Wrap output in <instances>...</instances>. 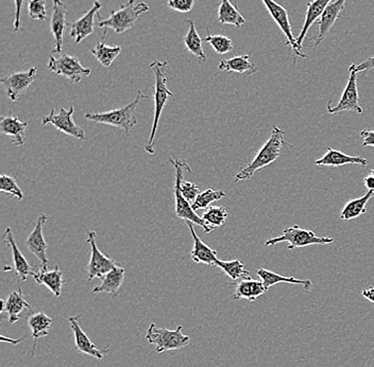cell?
I'll return each mask as SVG.
<instances>
[{
    "mask_svg": "<svg viewBox=\"0 0 374 367\" xmlns=\"http://www.w3.org/2000/svg\"><path fill=\"white\" fill-rule=\"evenodd\" d=\"M150 68L154 70L156 76V86H154V116L152 124V132L149 136L148 142L145 146V150L149 154L156 153V135L158 132L159 122L162 116L163 109L171 97H175L173 91L167 86L168 82L169 67L168 62L154 61L150 64Z\"/></svg>",
    "mask_w": 374,
    "mask_h": 367,
    "instance_id": "6da1fadb",
    "label": "cell"
},
{
    "mask_svg": "<svg viewBox=\"0 0 374 367\" xmlns=\"http://www.w3.org/2000/svg\"><path fill=\"white\" fill-rule=\"evenodd\" d=\"M284 135V131L278 126H274L269 140L260 149L253 161L235 175V182L250 180L258 170L274 163L280 156L281 150L285 146Z\"/></svg>",
    "mask_w": 374,
    "mask_h": 367,
    "instance_id": "7a4b0ae2",
    "label": "cell"
},
{
    "mask_svg": "<svg viewBox=\"0 0 374 367\" xmlns=\"http://www.w3.org/2000/svg\"><path fill=\"white\" fill-rule=\"evenodd\" d=\"M142 99H148V96L142 94V91L138 89L135 99L130 105L121 109H112V111L103 112V113H88L86 114V119L95 124L116 126L125 131L126 134L129 135L132 128L138 124L136 107Z\"/></svg>",
    "mask_w": 374,
    "mask_h": 367,
    "instance_id": "3957f363",
    "label": "cell"
},
{
    "mask_svg": "<svg viewBox=\"0 0 374 367\" xmlns=\"http://www.w3.org/2000/svg\"><path fill=\"white\" fill-rule=\"evenodd\" d=\"M148 11V4H136L135 0H128V3L121 6V9L112 10L107 20H102L101 16L97 14L98 28L105 30L111 29L117 34H121L133 28L140 20V16Z\"/></svg>",
    "mask_w": 374,
    "mask_h": 367,
    "instance_id": "277c9868",
    "label": "cell"
},
{
    "mask_svg": "<svg viewBox=\"0 0 374 367\" xmlns=\"http://www.w3.org/2000/svg\"><path fill=\"white\" fill-rule=\"evenodd\" d=\"M171 163L173 164L175 170V186H173V194H175V215L179 219L185 220V221L193 222L194 224H197L200 227L203 228L206 234L211 233L213 231L212 228L203 221L202 218L196 213L192 207V203L186 201L181 194V182L184 180V173L186 171L191 172L192 169L189 164L186 163L183 159H171Z\"/></svg>",
    "mask_w": 374,
    "mask_h": 367,
    "instance_id": "5b68a950",
    "label": "cell"
},
{
    "mask_svg": "<svg viewBox=\"0 0 374 367\" xmlns=\"http://www.w3.org/2000/svg\"><path fill=\"white\" fill-rule=\"evenodd\" d=\"M183 326H178L175 331L160 328L154 323L150 324L146 333V340L156 346V352L163 354L168 350H178L189 345L191 338L182 333Z\"/></svg>",
    "mask_w": 374,
    "mask_h": 367,
    "instance_id": "8992f818",
    "label": "cell"
},
{
    "mask_svg": "<svg viewBox=\"0 0 374 367\" xmlns=\"http://www.w3.org/2000/svg\"><path fill=\"white\" fill-rule=\"evenodd\" d=\"M47 68L49 72L65 76L72 83H79L82 79L88 78L92 70L84 67L78 58L64 53H51Z\"/></svg>",
    "mask_w": 374,
    "mask_h": 367,
    "instance_id": "52a82bcc",
    "label": "cell"
},
{
    "mask_svg": "<svg viewBox=\"0 0 374 367\" xmlns=\"http://www.w3.org/2000/svg\"><path fill=\"white\" fill-rule=\"evenodd\" d=\"M333 241H334L333 238L318 237L314 232L305 229L300 226L293 225L283 229V234L280 237L267 240L265 246H272L281 242H288L289 246L287 248L295 250L297 248H305V246H314V244L326 246V244L333 243Z\"/></svg>",
    "mask_w": 374,
    "mask_h": 367,
    "instance_id": "ba28073f",
    "label": "cell"
},
{
    "mask_svg": "<svg viewBox=\"0 0 374 367\" xmlns=\"http://www.w3.org/2000/svg\"><path fill=\"white\" fill-rule=\"evenodd\" d=\"M328 112L330 114H338L340 112H354L356 114H363V109L359 105V88H357V72L354 66L349 67V80L346 88L342 93V98L336 105H333V101L328 103Z\"/></svg>",
    "mask_w": 374,
    "mask_h": 367,
    "instance_id": "9c48e42d",
    "label": "cell"
},
{
    "mask_svg": "<svg viewBox=\"0 0 374 367\" xmlns=\"http://www.w3.org/2000/svg\"><path fill=\"white\" fill-rule=\"evenodd\" d=\"M267 11L269 12L272 20L280 27L283 34L286 37V45L290 47V51L295 53V58H302L305 59L307 55L301 51L300 47L298 45L297 39L293 36V30H291L290 22H289L288 12L282 6L279 5L276 0H262Z\"/></svg>",
    "mask_w": 374,
    "mask_h": 367,
    "instance_id": "30bf717a",
    "label": "cell"
},
{
    "mask_svg": "<svg viewBox=\"0 0 374 367\" xmlns=\"http://www.w3.org/2000/svg\"><path fill=\"white\" fill-rule=\"evenodd\" d=\"M86 241L91 246V258L88 265V279H102L105 275L116 267L117 263L113 259L101 252L96 244V233L88 232Z\"/></svg>",
    "mask_w": 374,
    "mask_h": 367,
    "instance_id": "8fae6325",
    "label": "cell"
},
{
    "mask_svg": "<svg viewBox=\"0 0 374 367\" xmlns=\"http://www.w3.org/2000/svg\"><path fill=\"white\" fill-rule=\"evenodd\" d=\"M74 107H70L68 111H66L64 107H61L60 113L55 114V109H51L48 115L44 116L42 119L43 126H51L57 128L60 132L68 135V136L74 137L76 140L84 142L86 140V133L84 131L74 122Z\"/></svg>",
    "mask_w": 374,
    "mask_h": 367,
    "instance_id": "7c38bea8",
    "label": "cell"
},
{
    "mask_svg": "<svg viewBox=\"0 0 374 367\" xmlns=\"http://www.w3.org/2000/svg\"><path fill=\"white\" fill-rule=\"evenodd\" d=\"M36 74L37 68L31 67L27 72H13L1 79V83L6 87L10 100L18 102V99L26 94L30 85L34 82Z\"/></svg>",
    "mask_w": 374,
    "mask_h": 367,
    "instance_id": "4fadbf2b",
    "label": "cell"
},
{
    "mask_svg": "<svg viewBox=\"0 0 374 367\" xmlns=\"http://www.w3.org/2000/svg\"><path fill=\"white\" fill-rule=\"evenodd\" d=\"M47 219L48 218L45 213H42L40 217L37 218L36 225L26 240L27 248L40 260L42 269H48V257H47L48 244L45 241L44 234H43V227Z\"/></svg>",
    "mask_w": 374,
    "mask_h": 367,
    "instance_id": "5bb4252c",
    "label": "cell"
},
{
    "mask_svg": "<svg viewBox=\"0 0 374 367\" xmlns=\"http://www.w3.org/2000/svg\"><path fill=\"white\" fill-rule=\"evenodd\" d=\"M80 317H81L80 315H78V316L68 317V322H69L72 333H74L76 349L78 352H82V354L94 356V358L98 359V360H102L105 354H109L111 346H107L105 349L97 348L96 345L91 341L90 338L88 337V335L84 333V329L80 326Z\"/></svg>",
    "mask_w": 374,
    "mask_h": 367,
    "instance_id": "9a60e30c",
    "label": "cell"
},
{
    "mask_svg": "<svg viewBox=\"0 0 374 367\" xmlns=\"http://www.w3.org/2000/svg\"><path fill=\"white\" fill-rule=\"evenodd\" d=\"M101 8H102V4L99 0H95L92 8L81 18L68 24L70 37L74 39V43L80 44L84 39L94 33L95 16L98 14Z\"/></svg>",
    "mask_w": 374,
    "mask_h": 367,
    "instance_id": "2e32d148",
    "label": "cell"
},
{
    "mask_svg": "<svg viewBox=\"0 0 374 367\" xmlns=\"http://www.w3.org/2000/svg\"><path fill=\"white\" fill-rule=\"evenodd\" d=\"M347 0H334L326 7L322 13L321 18L318 22V33L315 37V45L314 48H317L318 46L322 43L330 33V29L334 26L335 22L342 18V11L345 10Z\"/></svg>",
    "mask_w": 374,
    "mask_h": 367,
    "instance_id": "e0dca14e",
    "label": "cell"
},
{
    "mask_svg": "<svg viewBox=\"0 0 374 367\" xmlns=\"http://www.w3.org/2000/svg\"><path fill=\"white\" fill-rule=\"evenodd\" d=\"M4 242L11 250L14 265L13 269L11 267H6V271H8V269L9 271L14 269L15 273L18 274V276L20 277V281H26L29 275L33 273L32 265L28 262V260L25 258L24 255L22 254L20 248H18L15 239H14L13 232H12L10 227H8L6 229L5 234H4Z\"/></svg>",
    "mask_w": 374,
    "mask_h": 367,
    "instance_id": "ac0fdd59",
    "label": "cell"
},
{
    "mask_svg": "<svg viewBox=\"0 0 374 367\" xmlns=\"http://www.w3.org/2000/svg\"><path fill=\"white\" fill-rule=\"evenodd\" d=\"M67 8L62 0H53V15L51 20V30L55 37V51L53 53H63L64 32L68 25L66 22Z\"/></svg>",
    "mask_w": 374,
    "mask_h": 367,
    "instance_id": "d6986e66",
    "label": "cell"
},
{
    "mask_svg": "<svg viewBox=\"0 0 374 367\" xmlns=\"http://www.w3.org/2000/svg\"><path fill=\"white\" fill-rule=\"evenodd\" d=\"M1 302V311L0 312H6L8 314V321L10 324H15L22 319V312L25 309L32 311L30 305L27 302L24 294H22V288H18V291L12 292L8 298L7 302L5 300H0Z\"/></svg>",
    "mask_w": 374,
    "mask_h": 367,
    "instance_id": "ffe728a7",
    "label": "cell"
},
{
    "mask_svg": "<svg viewBox=\"0 0 374 367\" xmlns=\"http://www.w3.org/2000/svg\"><path fill=\"white\" fill-rule=\"evenodd\" d=\"M27 128L28 122L22 121L16 116H1L0 118V133L6 136L12 137L14 146L22 147L26 144L24 134Z\"/></svg>",
    "mask_w": 374,
    "mask_h": 367,
    "instance_id": "44dd1931",
    "label": "cell"
},
{
    "mask_svg": "<svg viewBox=\"0 0 374 367\" xmlns=\"http://www.w3.org/2000/svg\"><path fill=\"white\" fill-rule=\"evenodd\" d=\"M31 275L36 283L48 288L57 298L62 295V288L65 283L63 281V273L59 267H55L53 269L41 267L39 271L33 272Z\"/></svg>",
    "mask_w": 374,
    "mask_h": 367,
    "instance_id": "7402d4cb",
    "label": "cell"
},
{
    "mask_svg": "<svg viewBox=\"0 0 374 367\" xmlns=\"http://www.w3.org/2000/svg\"><path fill=\"white\" fill-rule=\"evenodd\" d=\"M126 269L121 265H117L114 269L102 277L101 285L97 286L92 290L93 293H107L112 298H116L119 291L125 281Z\"/></svg>",
    "mask_w": 374,
    "mask_h": 367,
    "instance_id": "603a6c76",
    "label": "cell"
},
{
    "mask_svg": "<svg viewBox=\"0 0 374 367\" xmlns=\"http://www.w3.org/2000/svg\"><path fill=\"white\" fill-rule=\"evenodd\" d=\"M316 165L326 166V167H342L346 165H359L361 167H367L368 161L361 156H350L338 150L328 147V152L315 161Z\"/></svg>",
    "mask_w": 374,
    "mask_h": 367,
    "instance_id": "cb8c5ba5",
    "label": "cell"
},
{
    "mask_svg": "<svg viewBox=\"0 0 374 367\" xmlns=\"http://www.w3.org/2000/svg\"><path fill=\"white\" fill-rule=\"evenodd\" d=\"M186 224L189 226V231H191L192 237L194 239V248L191 252V257L194 262L204 263L206 265H215L217 259V252L212 250L210 246H206L196 234L195 228H194L193 222L186 221Z\"/></svg>",
    "mask_w": 374,
    "mask_h": 367,
    "instance_id": "d4e9b609",
    "label": "cell"
},
{
    "mask_svg": "<svg viewBox=\"0 0 374 367\" xmlns=\"http://www.w3.org/2000/svg\"><path fill=\"white\" fill-rule=\"evenodd\" d=\"M267 291V288L265 287L262 281H253L252 279H241L235 285L233 300H247L254 302Z\"/></svg>",
    "mask_w": 374,
    "mask_h": 367,
    "instance_id": "484cf974",
    "label": "cell"
},
{
    "mask_svg": "<svg viewBox=\"0 0 374 367\" xmlns=\"http://www.w3.org/2000/svg\"><path fill=\"white\" fill-rule=\"evenodd\" d=\"M330 3H332V0H311L307 4V15H305V25H303L300 35L297 37L298 45H299L301 49H302L303 41H305V36H307V31L315 24L316 20L321 18L324 10L326 9V7Z\"/></svg>",
    "mask_w": 374,
    "mask_h": 367,
    "instance_id": "4316f807",
    "label": "cell"
},
{
    "mask_svg": "<svg viewBox=\"0 0 374 367\" xmlns=\"http://www.w3.org/2000/svg\"><path fill=\"white\" fill-rule=\"evenodd\" d=\"M189 24V30L184 37V45H185L186 51L191 53L194 57L197 58L198 61L201 65L206 63L208 57L204 53L203 47H202V39L196 29L195 22L192 20H185Z\"/></svg>",
    "mask_w": 374,
    "mask_h": 367,
    "instance_id": "83f0119b",
    "label": "cell"
},
{
    "mask_svg": "<svg viewBox=\"0 0 374 367\" xmlns=\"http://www.w3.org/2000/svg\"><path fill=\"white\" fill-rule=\"evenodd\" d=\"M107 32V30H105L102 41H99L94 48L91 51V53L103 67L109 68L111 67L112 64L117 59V57L121 55V46L107 45L105 44Z\"/></svg>",
    "mask_w": 374,
    "mask_h": 367,
    "instance_id": "f1b7e54d",
    "label": "cell"
},
{
    "mask_svg": "<svg viewBox=\"0 0 374 367\" xmlns=\"http://www.w3.org/2000/svg\"><path fill=\"white\" fill-rule=\"evenodd\" d=\"M218 22L221 25H232L241 28L246 22L234 0H221L218 9Z\"/></svg>",
    "mask_w": 374,
    "mask_h": 367,
    "instance_id": "f546056e",
    "label": "cell"
},
{
    "mask_svg": "<svg viewBox=\"0 0 374 367\" xmlns=\"http://www.w3.org/2000/svg\"><path fill=\"white\" fill-rule=\"evenodd\" d=\"M27 319H28V325L30 327L33 339H34V346H33V354H34L37 340L49 335L53 319L45 312L32 313Z\"/></svg>",
    "mask_w": 374,
    "mask_h": 367,
    "instance_id": "4dcf8cb0",
    "label": "cell"
},
{
    "mask_svg": "<svg viewBox=\"0 0 374 367\" xmlns=\"http://www.w3.org/2000/svg\"><path fill=\"white\" fill-rule=\"evenodd\" d=\"M258 276L260 277V281H263L264 285L267 289H269L272 286L276 283H293V285H300L305 288V290L309 291L312 289V281L309 279H297L295 277H285L280 275V274L274 273V272L268 271V269H258L256 272Z\"/></svg>",
    "mask_w": 374,
    "mask_h": 367,
    "instance_id": "1f68e13d",
    "label": "cell"
},
{
    "mask_svg": "<svg viewBox=\"0 0 374 367\" xmlns=\"http://www.w3.org/2000/svg\"><path fill=\"white\" fill-rule=\"evenodd\" d=\"M218 69L227 72H237V74H253L258 67L250 61L249 55H237L232 59L221 60Z\"/></svg>",
    "mask_w": 374,
    "mask_h": 367,
    "instance_id": "d6a6232c",
    "label": "cell"
},
{
    "mask_svg": "<svg viewBox=\"0 0 374 367\" xmlns=\"http://www.w3.org/2000/svg\"><path fill=\"white\" fill-rule=\"evenodd\" d=\"M371 198H374V190L368 192L361 198L353 199V200L349 201L342 208V213H340V219L349 221V220L355 219V218L367 213V204Z\"/></svg>",
    "mask_w": 374,
    "mask_h": 367,
    "instance_id": "836d02e7",
    "label": "cell"
},
{
    "mask_svg": "<svg viewBox=\"0 0 374 367\" xmlns=\"http://www.w3.org/2000/svg\"><path fill=\"white\" fill-rule=\"evenodd\" d=\"M215 265H217L219 269H221V271L225 272L232 281H239L241 279H251L249 271L246 269L245 265L239 259L231 261L219 260V259H217Z\"/></svg>",
    "mask_w": 374,
    "mask_h": 367,
    "instance_id": "e575fe53",
    "label": "cell"
},
{
    "mask_svg": "<svg viewBox=\"0 0 374 367\" xmlns=\"http://www.w3.org/2000/svg\"><path fill=\"white\" fill-rule=\"evenodd\" d=\"M202 219L212 229H215L226 223L228 211L223 206H210L204 211Z\"/></svg>",
    "mask_w": 374,
    "mask_h": 367,
    "instance_id": "d590c367",
    "label": "cell"
},
{
    "mask_svg": "<svg viewBox=\"0 0 374 367\" xmlns=\"http://www.w3.org/2000/svg\"><path fill=\"white\" fill-rule=\"evenodd\" d=\"M225 196H226V192H221V190L208 189L200 192L199 196L192 203V207L195 211L199 209H208L213 203L221 200Z\"/></svg>",
    "mask_w": 374,
    "mask_h": 367,
    "instance_id": "8d00e7d4",
    "label": "cell"
},
{
    "mask_svg": "<svg viewBox=\"0 0 374 367\" xmlns=\"http://www.w3.org/2000/svg\"><path fill=\"white\" fill-rule=\"evenodd\" d=\"M206 43L212 46V48L216 51L218 55H227V53H232L234 48V44L232 39H229L225 35H212L208 32V36L204 39Z\"/></svg>",
    "mask_w": 374,
    "mask_h": 367,
    "instance_id": "74e56055",
    "label": "cell"
},
{
    "mask_svg": "<svg viewBox=\"0 0 374 367\" xmlns=\"http://www.w3.org/2000/svg\"><path fill=\"white\" fill-rule=\"evenodd\" d=\"M0 190L5 194H10L12 198L18 199V201H22L24 199V194L18 187L15 178L7 174L0 176Z\"/></svg>",
    "mask_w": 374,
    "mask_h": 367,
    "instance_id": "f35d334b",
    "label": "cell"
},
{
    "mask_svg": "<svg viewBox=\"0 0 374 367\" xmlns=\"http://www.w3.org/2000/svg\"><path fill=\"white\" fill-rule=\"evenodd\" d=\"M28 13L32 20L45 22L47 20L46 0H30Z\"/></svg>",
    "mask_w": 374,
    "mask_h": 367,
    "instance_id": "ab89813d",
    "label": "cell"
},
{
    "mask_svg": "<svg viewBox=\"0 0 374 367\" xmlns=\"http://www.w3.org/2000/svg\"><path fill=\"white\" fill-rule=\"evenodd\" d=\"M200 188L197 184L192 182H186V180H182L181 182V194L183 198L186 201H189V203H193L196 200L200 194Z\"/></svg>",
    "mask_w": 374,
    "mask_h": 367,
    "instance_id": "60d3db41",
    "label": "cell"
},
{
    "mask_svg": "<svg viewBox=\"0 0 374 367\" xmlns=\"http://www.w3.org/2000/svg\"><path fill=\"white\" fill-rule=\"evenodd\" d=\"M167 6L173 11L186 14L189 13L193 10L194 6H195V0H168Z\"/></svg>",
    "mask_w": 374,
    "mask_h": 367,
    "instance_id": "b9f144b4",
    "label": "cell"
},
{
    "mask_svg": "<svg viewBox=\"0 0 374 367\" xmlns=\"http://www.w3.org/2000/svg\"><path fill=\"white\" fill-rule=\"evenodd\" d=\"M25 0H14V5H15V12H14V32H18L20 28V16H22V6H24Z\"/></svg>",
    "mask_w": 374,
    "mask_h": 367,
    "instance_id": "7bdbcfd3",
    "label": "cell"
},
{
    "mask_svg": "<svg viewBox=\"0 0 374 367\" xmlns=\"http://www.w3.org/2000/svg\"><path fill=\"white\" fill-rule=\"evenodd\" d=\"M363 147H373L374 148V130H363L361 132Z\"/></svg>",
    "mask_w": 374,
    "mask_h": 367,
    "instance_id": "ee69618b",
    "label": "cell"
},
{
    "mask_svg": "<svg viewBox=\"0 0 374 367\" xmlns=\"http://www.w3.org/2000/svg\"><path fill=\"white\" fill-rule=\"evenodd\" d=\"M353 66H354V69L356 70L357 74L365 72V70L374 69V57L369 58V59L363 61V63L359 64V65L353 64Z\"/></svg>",
    "mask_w": 374,
    "mask_h": 367,
    "instance_id": "f6af8a7d",
    "label": "cell"
},
{
    "mask_svg": "<svg viewBox=\"0 0 374 367\" xmlns=\"http://www.w3.org/2000/svg\"><path fill=\"white\" fill-rule=\"evenodd\" d=\"M363 184H365V187L367 188L368 192L374 190V176L371 175V174L366 176V178H363Z\"/></svg>",
    "mask_w": 374,
    "mask_h": 367,
    "instance_id": "bcb514c9",
    "label": "cell"
},
{
    "mask_svg": "<svg viewBox=\"0 0 374 367\" xmlns=\"http://www.w3.org/2000/svg\"><path fill=\"white\" fill-rule=\"evenodd\" d=\"M363 296L366 300H368L369 302H371L372 304H374V287L363 290Z\"/></svg>",
    "mask_w": 374,
    "mask_h": 367,
    "instance_id": "7dc6e473",
    "label": "cell"
},
{
    "mask_svg": "<svg viewBox=\"0 0 374 367\" xmlns=\"http://www.w3.org/2000/svg\"><path fill=\"white\" fill-rule=\"evenodd\" d=\"M1 341L8 342V343H12L14 344V345H18V344L22 343V341H25V339L13 340L9 339V338H6L4 337V335H1Z\"/></svg>",
    "mask_w": 374,
    "mask_h": 367,
    "instance_id": "c3c4849f",
    "label": "cell"
},
{
    "mask_svg": "<svg viewBox=\"0 0 374 367\" xmlns=\"http://www.w3.org/2000/svg\"><path fill=\"white\" fill-rule=\"evenodd\" d=\"M370 174L374 176V169H372L371 171H370Z\"/></svg>",
    "mask_w": 374,
    "mask_h": 367,
    "instance_id": "681fc988",
    "label": "cell"
}]
</instances>
